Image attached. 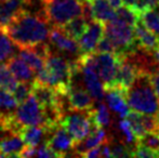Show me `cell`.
Returning <instances> with one entry per match:
<instances>
[{"instance_id":"obj_1","label":"cell","mask_w":159,"mask_h":158,"mask_svg":"<svg viewBox=\"0 0 159 158\" xmlns=\"http://www.w3.org/2000/svg\"><path fill=\"white\" fill-rule=\"evenodd\" d=\"M46 16L33 14L23 9L2 30L19 48H33L49 39L50 27Z\"/></svg>"},{"instance_id":"obj_2","label":"cell","mask_w":159,"mask_h":158,"mask_svg":"<svg viewBox=\"0 0 159 158\" xmlns=\"http://www.w3.org/2000/svg\"><path fill=\"white\" fill-rule=\"evenodd\" d=\"M73 63L61 55L50 53L46 59L44 67L36 73L35 80L39 84L52 87L63 97H66L71 87Z\"/></svg>"},{"instance_id":"obj_3","label":"cell","mask_w":159,"mask_h":158,"mask_svg":"<svg viewBox=\"0 0 159 158\" xmlns=\"http://www.w3.org/2000/svg\"><path fill=\"white\" fill-rule=\"evenodd\" d=\"M126 99L131 111L159 116V99L151 84L149 73H143L135 79L126 90Z\"/></svg>"},{"instance_id":"obj_4","label":"cell","mask_w":159,"mask_h":158,"mask_svg":"<svg viewBox=\"0 0 159 158\" xmlns=\"http://www.w3.org/2000/svg\"><path fill=\"white\" fill-rule=\"evenodd\" d=\"M81 0H52L44 3V16L52 26H63L74 17L82 15Z\"/></svg>"},{"instance_id":"obj_5","label":"cell","mask_w":159,"mask_h":158,"mask_svg":"<svg viewBox=\"0 0 159 158\" xmlns=\"http://www.w3.org/2000/svg\"><path fill=\"white\" fill-rule=\"evenodd\" d=\"M105 36L116 48V53H129L135 49L134 26L120 20L115 15L113 20L105 23Z\"/></svg>"},{"instance_id":"obj_6","label":"cell","mask_w":159,"mask_h":158,"mask_svg":"<svg viewBox=\"0 0 159 158\" xmlns=\"http://www.w3.org/2000/svg\"><path fill=\"white\" fill-rule=\"evenodd\" d=\"M61 124L68 131L76 144L86 139L95 128L90 111H71L70 114L64 115Z\"/></svg>"},{"instance_id":"obj_7","label":"cell","mask_w":159,"mask_h":158,"mask_svg":"<svg viewBox=\"0 0 159 158\" xmlns=\"http://www.w3.org/2000/svg\"><path fill=\"white\" fill-rule=\"evenodd\" d=\"M120 53H98L93 52V61L98 76L107 89L115 86L118 66L120 62Z\"/></svg>"},{"instance_id":"obj_8","label":"cell","mask_w":159,"mask_h":158,"mask_svg":"<svg viewBox=\"0 0 159 158\" xmlns=\"http://www.w3.org/2000/svg\"><path fill=\"white\" fill-rule=\"evenodd\" d=\"M14 117L21 127L41 126L46 124L44 111L38 103L37 99L30 95L26 101L21 103L14 111Z\"/></svg>"},{"instance_id":"obj_9","label":"cell","mask_w":159,"mask_h":158,"mask_svg":"<svg viewBox=\"0 0 159 158\" xmlns=\"http://www.w3.org/2000/svg\"><path fill=\"white\" fill-rule=\"evenodd\" d=\"M46 143L51 150H53L59 155V157L68 156V153L75 150L76 146L75 140L61 124L51 132H49Z\"/></svg>"},{"instance_id":"obj_10","label":"cell","mask_w":159,"mask_h":158,"mask_svg":"<svg viewBox=\"0 0 159 158\" xmlns=\"http://www.w3.org/2000/svg\"><path fill=\"white\" fill-rule=\"evenodd\" d=\"M105 35V24L96 20L89 22L88 27L82 36L78 39L80 54L92 53L95 51L98 41Z\"/></svg>"},{"instance_id":"obj_11","label":"cell","mask_w":159,"mask_h":158,"mask_svg":"<svg viewBox=\"0 0 159 158\" xmlns=\"http://www.w3.org/2000/svg\"><path fill=\"white\" fill-rule=\"evenodd\" d=\"M65 99L69 111H90L94 107V99L79 84H71Z\"/></svg>"},{"instance_id":"obj_12","label":"cell","mask_w":159,"mask_h":158,"mask_svg":"<svg viewBox=\"0 0 159 158\" xmlns=\"http://www.w3.org/2000/svg\"><path fill=\"white\" fill-rule=\"evenodd\" d=\"M49 41L59 51L70 53V54H76V53L80 54L78 40L74 39L68 34H66L63 28L60 26H52L49 34Z\"/></svg>"},{"instance_id":"obj_13","label":"cell","mask_w":159,"mask_h":158,"mask_svg":"<svg viewBox=\"0 0 159 158\" xmlns=\"http://www.w3.org/2000/svg\"><path fill=\"white\" fill-rule=\"evenodd\" d=\"M134 36L139 48L145 52H154L159 48V37L151 32L140 19L134 25Z\"/></svg>"},{"instance_id":"obj_14","label":"cell","mask_w":159,"mask_h":158,"mask_svg":"<svg viewBox=\"0 0 159 158\" xmlns=\"http://www.w3.org/2000/svg\"><path fill=\"white\" fill-rule=\"evenodd\" d=\"M105 94L108 107L113 112H115L120 118H126L130 113V107L126 99V91L118 87H111L107 89Z\"/></svg>"},{"instance_id":"obj_15","label":"cell","mask_w":159,"mask_h":158,"mask_svg":"<svg viewBox=\"0 0 159 158\" xmlns=\"http://www.w3.org/2000/svg\"><path fill=\"white\" fill-rule=\"evenodd\" d=\"M25 147L26 144L19 133H8L0 140V152L4 157H20Z\"/></svg>"},{"instance_id":"obj_16","label":"cell","mask_w":159,"mask_h":158,"mask_svg":"<svg viewBox=\"0 0 159 158\" xmlns=\"http://www.w3.org/2000/svg\"><path fill=\"white\" fill-rule=\"evenodd\" d=\"M107 142H108V137H107V133H106V131H105V129L101 128V127H98V128H95L86 139H84L81 142L76 144L75 155L81 156L87 151L91 150V148L98 147V146H101L102 144L107 143Z\"/></svg>"},{"instance_id":"obj_17","label":"cell","mask_w":159,"mask_h":158,"mask_svg":"<svg viewBox=\"0 0 159 158\" xmlns=\"http://www.w3.org/2000/svg\"><path fill=\"white\" fill-rule=\"evenodd\" d=\"M8 66L11 70L12 74L17 79V81L21 82H33L35 81L36 73L35 70L21 57L13 56L9 60Z\"/></svg>"},{"instance_id":"obj_18","label":"cell","mask_w":159,"mask_h":158,"mask_svg":"<svg viewBox=\"0 0 159 158\" xmlns=\"http://www.w3.org/2000/svg\"><path fill=\"white\" fill-rule=\"evenodd\" d=\"M48 130L41 126H27L23 127L19 134L23 139L24 143L27 146L37 147L41 144V141L48 137Z\"/></svg>"},{"instance_id":"obj_19","label":"cell","mask_w":159,"mask_h":158,"mask_svg":"<svg viewBox=\"0 0 159 158\" xmlns=\"http://www.w3.org/2000/svg\"><path fill=\"white\" fill-rule=\"evenodd\" d=\"M93 19L102 23H107L116 15V10L107 0H93L90 2Z\"/></svg>"},{"instance_id":"obj_20","label":"cell","mask_w":159,"mask_h":158,"mask_svg":"<svg viewBox=\"0 0 159 158\" xmlns=\"http://www.w3.org/2000/svg\"><path fill=\"white\" fill-rule=\"evenodd\" d=\"M89 21L84 16V15H79V16L74 17L69 22H67L65 25L61 26L63 30L66 34H68L74 39L78 40L82 36L84 32H86L87 27H88Z\"/></svg>"},{"instance_id":"obj_21","label":"cell","mask_w":159,"mask_h":158,"mask_svg":"<svg viewBox=\"0 0 159 158\" xmlns=\"http://www.w3.org/2000/svg\"><path fill=\"white\" fill-rule=\"evenodd\" d=\"M19 56L23 59L35 70V73L41 70L46 64V60L40 56L33 48H20Z\"/></svg>"},{"instance_id":"obj_22","label":"cell","mask_w":159,"mask_h":158,"mask_svg":"<svg viewBox=\"0 0 159 158\" xmlns=\"http://www.w3.org/2000/svg\"><path fill=\"white\" fill-rule=\"evenodd\" d=\"M140 20L151 32L159 37V12L155 8L148 7L141 11Z\"/></svg>"},{"instance_id":"obj_23","label":"cell","mask_w":159,"mask_h":158,"mask_svg":"<svg viewBox=\"0 0 159 158\" xmlns=\"http://www.w3.org/2000/svg\"><path fill=\"white\" fill-rule=\"evenodd\" d=\"M90 114L96 127L106 128L111 124V114H109L108 107L103 102L98 101V106L90 110Z\"/></svg>"},{"instance_id":"obj_24","label":"cell","mask_w":159,"mask_h":158,"mask_svg":"<svg viewBox=\"0 0 159 158\" xmlns=\"http://www.w3.org/2000/svg\"><path fill=\"white\" fill-rule=\"evenodd\" d=\"M16 44L12 41V39L2 30H0V63L8 62L11 57L14 56L16 49Z\"/></svg>"},{"instance_id":"obj_25","label":"cell","mask_w":159,"mask_h":158,"mask_svg":"<svg viewBox=\"0 0 159 158\" xmlns=\"http://www.w3.org/2000/svg\"><path fill=\"white\" fill-rule=\"evenodd\" d=\"M17 86V79L12 74L8 65L0 63V88L13 92Z\"/></svg>"},{"instance_id":"obj_26","label":"cell","mask_w":159,"mask_h":158,"mask_svg":"<svg viewBox=\"0 0 159 158\" xmlns=\"http://www.w3.org/2000/svg\"><path fill=\"white\" fill-rule=\"evenodd\" d=\"M19 103L12 92L0 88V114H8L16 110Z\"/></svg>"},{"instance_id":"obj_27","label":"cell","mask_w":159,"mask_h":158,"mask_svg":"<svg viewBox=\"0 0 159 158\" xmlns=\"http://www.w3.org/2000/svg\"><path fill=\"white\" fill-rule=\"evenodd\" d=\"M126 118L128 119V121L130 122V124H131V128H132V130H133V133L136 138V141L147 133V131L145 130L144 126H143L142 118H141V113L130 111V113L128 114V116Z\"/></svg>"},{"instance_id":"obj_28","label":"cell","mask_w":159,"mask_h":158,"mask_svg":"<svg viewBox=\"0 0 159 158\" xmlns=\"http://www.w3.org/2000/svg\"><path fill=\"white\" fill-rule=\"evenodd\" d=\"M33 84L34 81L33 82L20 81V84H17V86L15 87V89L13 90L12 93L19 104L23 103L24 101H26L33 94Z\"/></svg>"},{"instance_id":"obj_29","label":"cell","mask_w":159,"mask_h":158,"mask_svg":"<svg viewBox=\"0 0 159 158\" xmlns=\"http://www.w3.org/2000/svg\"><path fill=\"white\" fill-rule=\"evenodd\" d=\"M118 127H119L120 132L124 134L125 137V142H126L127 145H132L135 146L136 144V138L133 133V130L131 128V124L128 121L127 118H121L118 124Z\"/></svg>"},{"instance_id":"obj_30","label":"cell","mask_w":159,"mask_h":158,"mask_svg":"<svg viewBox=\"0 0 159 158\" xmlns=\"http://www.w3.org/2000/svg\"><path fill=\"white\" fill-rule=\"evenodd\" d=\"M138 144L144 145L146 147L151 148L152 151H155L159 154V133L158 132H147L143 135L141 139L136 141Z\"/></svg>"},{"instance_id":"obj_31","label":"cell","mask_w":159,"mask_h":158,"mask_svg":"<svg viewBox=\"0 0 159 158\" xmlns=\"http://www.w3.org/2000/svg\"><path fill=\"white\" fill-rule=\"evenodd\" d=\"M131 156L141 158H156L159 157V154L157 152H155V151H152L151 148L146 147V146L136 143L131 152Z\"/></svg>"},{"instance_id":"obj_32","label":"cell","mask_w":159,"mask_h":158,"mask_svg":"<svg viewBox=\"0 0 159 158\" xmlns=\"http://www.w3.org/2000/svg\"><path fill=\"white\" fill-rule=\"evenodd\" d=\"M94 52H98V53H116V48H115V46H114L113 42L111 41V39L104 35V36L102 37V39L98 41Z\"/></svg>"},{"instance_id":"obj_33","label":"cell","mask_w":159,"mask_h":158,"mask_svg":"<svg viewBox=\"0 0 159 158\" xmlns=\"http://www.w3.org/2000/svg\"><path fill=\"white\" fill-rule=\"evenodd\" d=\"M113 157H129L131 156V151L122 143H113L111 146Z\"/></svg>"},{"instance_id":"obj_34","label":"cell","mask_w":159,"mask_h":158,"mask_svg":"<svg viewBox=\"0 0 159 158\" xmlns=\"http://www.w3.org/2000/svg\"><path fill=\"white\" fill-rule=\"evenodd\" d=\"M122 4L128 7V8L132 9V10L136 11L139 14L141 13V11L148 8V6L143 0H122Z\"/></svg>"},{"instance_id":"obj_35","label":"cell","mask_w":159,"mask_h":158,"mask_svg":"<svg viewBox=\"0 0 159 158\" xmlns=\"http://www.w3.org/2000/svg\"><path fill=\"white\" fill-rule=\"evenodd\" d=\"M37 157H59V155L54 152L53 150H51L48 146V144L44 142L43 144H40V146H37Z\"/></svg>"},{"instance_id":"obj_36","label":"cell","mask_w":159,"mask_h":158,"mask_svg":"<svg viewBox=\"0 0 159 158\" xmlns=\"http://www.w3.org/2000/svg\"><path fill=\"white\" fill-rule=\"evenodd\" d=\"M149 80H151L154 91L159 99V70H154L149 73Z\"/></svg>"},{"instance_id":"obj_37","label":"cell","mask_w":159,"mask_h":158,"mask_svg":"<svg viewBox=\"0 0 159 158\" xmlns=\"http://www.w3.org/2000/svg\"><path fill=\"white\" fill-rule=\"evenodd\" d=\"M81 157H87V158H96V157H101V146L98 147L91 148V150L87 151L86 153L81 155Z\"/></svg>"},{"instance_id":"obj_38","label":"cell","mask_w":159,"mask_h":158,"mask_svg":"<svg viewBox=\"0 0 159 158\" xmlns=\"http://www.w3.org/2000/svg\"><path fill=\"white\" fill-rule=\"evenodd\" d=\"M107 1H108L115 9H117L122 6V0H107Z\"/></svg>"},{"instance_id":"obj_39","label":"cell","mask_w":159,"mask_h":158,"mask_svg":"<svg viewBox=\"0 0 159 158\" xmlns=\"http://www.w3.org/2000/svg\"><path fill=\"white\" fill-rule=\"evenodd\" d=\"M143 1H144L148 7H153V8L159 3V0H143Z\"/></svg>"},{"instance_id":"obj_40","label":"cell","mask_w":159,"mask_h":158,"mask_svg":"<svg viewBox=\"0 0 159 158\" xmlns=\"http://www.w3.org/2000/svg\"><path fill=\"white\" fill-rule=\"evenodd\" d=\"M41 2H43V4L44 3H48V2H50V1H52V0H40Z\"/></svg>"},{"instance_id":"obj_41","label":"cell","mask_w":159,"mask_h":158,"mask_svg":"<svg viewBox=\"0 0 159 158\" xmlns=\"http://www.w3.org/2000/svg\"><path fill=\"white\" fill-rule=\"evenodd\" d=\"M154 8H155L156 9V10H157L158 11V12H159V3L157 4V6H156V7H154Z\"/></svg>"},{"instance_id":"obj_42","label":"cell","mask_w":159,"mask_h":158,"mask_svg":"<svg viewBox=\"0 0 159 158\" xmlns=\"http://www.w3.org/2000/svg\"><path fill=\"white\" fill-rule=\"evenodd\" d=\"M1 132H3V131H2V129L0 128V133H1ZM3 133H4V132H3ZM0 140H1V138H0Z\"/></svg>"},{"instance_id":"obj_43","label":"cell","mask_w":159,"mask_h":158,"mask_svg":"<svg viewBox=\"0 0 159 158\" xmlns=\"http://www.w3.org/2000/svg\"><path fill=\"white\" fill-rule=\"evenodd\" d=\"M158 133H159V130H158Z\"/></svg>"}]
</instances>
